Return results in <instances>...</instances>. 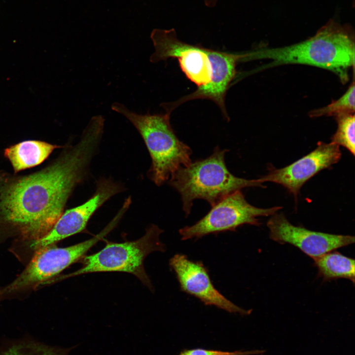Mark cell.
Masks as SVG:
<instances>
[{
    "instance_id": "cell-1",
    "label": "cell",
    "mask_w": 355,
    "mask_h": 355,
    "mask_svg": "<svg viewBox=\"0 0 355 355\" xmlns=\"http://www.w3.org/2000/svg\"><path fill=\"white\" fill-rule=\"evenodd\" d=\"M101 140L97 131L85 129L76 143L64 145L39 171L20 176L0 170V235L32 242L46 235L88 177Z\"/></svg>"
},
{
    "instance_id": "cell-2",
    "label": "cell",
    "mask_w": 355,
    "mask_h": 355,
    "mask_svg": "<svg viewBox=\"0 0 355 355\" xmlns=\"http://www.w3.org/2000/svg\"><path fill=\"white\" fill-rule=\"evenodd\" d=\"M355 47L351 29L331 21L305 40L287 46L259 48L244 52V60H272L257 71L285 64L313 66L333 72L345 83L349 80V70L351 67L354 69Z\"/></svg>"
},
{
    "instance_id": "cell-3",
    "label": "cell",
    "mask_w": 355,
    "mask_h": 355,
    "mask_svg": "<svg viewBox=\"0 0 355 355\" xmlns=\"http://www.w3.org/2000/svg\"><path fill=\"white\" fill-rule=\"evenodd\" d=\"M227 149L216 146L208 157L179 168L170 177L169 184L179 193L186 216L193 201L203 199L212 207L222 198L248 187H263L259 179L237 177L229 172L225 162Z\"/></svg>"
},
{
    "instance_id": "cell-4",
    "label": "cell",
    "mask_w": 355,
    "mask_h": 355,
    "mask_svg": "<svg viewBox=\"0 0 355 355\" xmlns=\"http://www.w3.org/2000/svg\"><path fill=\"white\" fill-rule=\"evenodd\" d=\"M111 109L128 119L142 138L151 159L147 176L157 186L191 163V149L176 136L170 123L171 113L138 114L118 103H114Z\"/></svg>"
},
{
    "instance_id": "cell-5",
    "label": "cell",
    "mask_w": 355,
    "mask_h": 355,
    "mask_svg": "<svg viewBox=\"0 0 355 355\" xmlns=\"http://www.w3.org/2000/svg\"><path fill=\"white\" fill-rule=\"evenodd\" d=\"M163 231L157 225L152 224L145 230L140 238L122 243H107L99 251L84 255L81 259L82 266L78 270L61 276L60 280L97 272H119L136 276L148 288H153L144 268L146 257L155 251L164 252L165 244L160 240Z\"/></svg>"
},
{
    "instance_id": "cell-6",
    "label": "cell",
    "mask_w": 355,
    "mask_h": 355,
    "mask_svg": "<svg viewBox=\"0 0 355 355\" xmlns=\"http://www.w3.org/2000/svg\"><path fill=\"white\" fill-rule=\"evenodd\" d=\"M114 218L101 232L78 244L65 247L50 246L36 251L24 270L8 285L0 288V298L31 289L46 283L72 264L81 260L86 252L117 224Z\"/></svg>"
},
{
    "instance_id": "cell-7",
    "label": "cell",
    "mask_w": 355,
    "mask_h": 355,
    "mask_svg": "<svg viewBox=\"0 0 355 355\" xmlns=\"http://www.w3.org/2000/svg\"><path fill=\"white\" fill-rule=\"evenodd\" d=\"M212 207L209 213L196 223L179 230L182 240L233 231L245 224L258 225V217L272 215L281 209L280 207L267 209L255 207L248 202L241 190L226 196Z\"/></svg>"
},
{
    "instance_id": "cell-8",
    "label": "cell",
    "mask_w": 355,
    "mask_h": 355,
    "mask_svg": "<svg viewBox=\"0 0 355 355\" xmlns=\"http://www.w3.org/2000/svg\"><path fill=\"white\" fill-rule=\"evenodd\" d=\"M150 38L155 49L150 57L151 63L176 58L182 71L197 87L211 82L213 69L208 48L180 40L174 29H155Z\"/></svg>"
},
{
    "instance_id": "cell-9",
    "label": "cell",
    "mask_w": 355,
    "mask_h": 355,
    "mask_svg": "<svg viewBox=\"0 0 355 355\" xmlns=\"http://www.w3.org/2000/svg\"><path fill=\"white\" fill-rule=\"evenodd\" d=\"M93 195L82 204L64 211L51 230L42 238L32 242L36 251L86 229L94 213L110 198L125 190L122 182L112 178H101L97 182Z\"/></svg>"
},
{
    "instance_id": "cell-10",
    "label": "cell",
    "mask_w": 355,
    "mask_h": 355,
    "mask_svg": "<svg viewBox=\"0 0 355 355\" xmlns=\"http://www.w3.org/2000/svg\"><path fill=\"white\" fill-rule=\"evenodd\" d=\"M267 225L272 240L292 245L313 259L355 242L354 236L313 231L294 226L283 213L273 214Z\"/></svg>"
},
{
    "instance_id": "cell-11",
    "label": "cell",
    "mask_w": 355,
    "mask_h": 355,
    "mask_svg": "<svg viewBox=\"0 0 355 355\" xmlns=\"http://www.w3.org/2000/svg\"><path fill=\"white\" fill-rule=\"evenodd\" d=\"M181 290L192 295L205 305L214 306L231 313L249 315L251 310L235 305L213 285L208 271L201 261H193L182 254H176L170 260Z\"/></svg>"
},
{
    "instance_id": "cell-12",
    "label": "cell",
    "mask_w": 355,
    "mask_h": 355,
    "mask_svg": "<svg viewBox=\"0 0 355 355\" xmlns=\"http://www.w3.org/2000/svg\"><path fill=\"white\" fill-rule=\"evenodd\" d=\"M341 157L339 146L330 142H319L317 148L290 165L281 169L271 168L269 173L258 178L286 188L296 198L302 185L320 171L338 162Z\"/></svg>"
},
{
    "instance_id": "cell-13",
    "label": "cell",
    "mask_w": 355,
    "mask_h": 355,
    "mask_svg": "<svg viewBox=\"0 0 355 355\" xmlns=\"http://www.w3.org/2000/svg\"><path fill=\"white\" fill-rule=\"evenodd\" d=\"M212 63V78L208 84L197 87L193 92L172 103H162V107L171 113L181 104L196 99H208L214 102L220 109L224 118L230 117L225 106V96L236 74L238 63L242 62V53H229L208 49Z\"/></svg>"
},
{
    "instance_id": "cell-14",
    "label": "cell",
    "mask_w": 355,
    "mask_h": 355,
    "mask_svg": "<svg viewBox=\"0 0 355 355\" xmlns=\"http://www.w3.org/2000/svg\"><path fill=\"white\" fill-rule=\"evenodd\" d=\"M63 147L44 141L26 140L7 147L3 154L17 174L41 164L55 149Z\"/></svg>"
},
{
    "instance_id": "cell-15",
    "label": "cell",
    "mask_w": 355,
    "mask_h": 355,
    "mask_svg": "<svg viewBox=\"0 0 355 355\" xmlns=\"http://www.w3.org/2000/svg\"><path fill=\"white\" fill-rule=\"evenodd\" d=\"M319 275L324 281L347 279L355 283V260L337 252H328L315 259Z\"/></svg>"
},
{
    "instance_id": "cell-16",
    "label": "cell",
    "mask_w": 355,
    "mask_h": 355,
    "mask_svg": "<svg viewBox=\"0 0 355 355\" xmlns=\"http://www.w3.org/2000/svg\"><path fill=\"white\" fill-rule=\"evenodd\" d=\"M78 346L67 348L50 346L26 335L20 339L4 341L0 345V355H68Z\"/></svg>"
},
{
    "instance_id": "cell-17",
    "label": "cell",
    "mask_w": 355,
    "mask_h": 355,
    "mask_svg": "<svg viewBox=\"0 0 355 355\" xmlns=\"http://www.w3.org/2000/svg\"><path fill=\"white\" fill-rule=\"evenodd\" d=\"M347 91L339 99L332 101L328 105L310 111L308 114L310 117L322 116H337L340 115L354 113L355 81L354 78Z\"/></svg>"
},
{
    "instance_id": "cell-18",
    "label": "cell",
    "mask_w": 355,
    "mask_h": 355,
    "mask_svg": "<svg viewBox=\"0 0 355 355\" xmlns=\"http://www.w3.org/2000/svg\"><path fill=\"white\" fill-rule=\"evenodd\" d=\"M337 129L331 138V142L344 146L353 155L355 153V117L354 113L336 117Z\"/></svg>"
},
{
    "instance_id": "cell-19",
    "label": "cell",
    "mask_w": 355,
    "mask_h": 355,
    "mask_svg": "<svg viewBox=\"0 0 355 355\" xmlns=\"http://www.w3.org/2000/svg\"><path fill=\"white\" fill-rule=\"evenodd\" d=\"M264 351L254 350L250 351L226 352L214 350H208L202 348L184 350L178 355H251L261 354Z\"/></svg>"
},
{
    "instance_id": "cell-20",
    "label": "cell",
    "mask_w": 355,
    "mask_h": 355,
    "mask_svg": "<svg viewBox=\"0 0 355 355\" xmlns=\"http://www.w3.org/2000/svg\"><path fill=\"white\" fill-rule=\"evenodd\" d=\"M217 0H204L205 4L209 7H212L215 5Z\"/></svg>"
}]
</instances>
